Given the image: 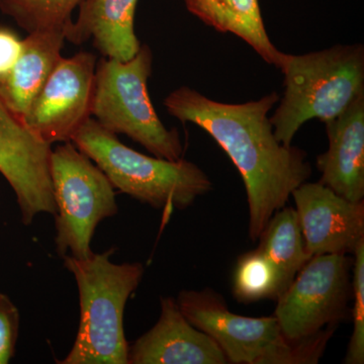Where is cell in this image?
<instances>
[{"instance_id": "obj_1", "label": "cell", "mask_w": 364, "mask_h": 364, "mask_svg": "<svg viewBox=\"0 0 364 364\" xmlns=\"http://www.w3.org/2000/svg\"><path fill=\"white\" fill-rule=\"evenodd\" d=\"M279 100V95L272 92L245 104H225L181 86L163 102L170 116L207 132L238 169L247 195L253 241L312 174L305 151L275 138L268 112Z\"/></svg>"}, {"instance_id": "obj_2", "label": "cell", "mask_w": 364, "mask_h": 364, "mask_svg": "<svg viewBox=\"0 0 364 364\" xmlns=\"http://www.w3.org/2000/svg\"><path fill=\"white\" fill-rule=\"evenodd\" d=\"M112 252L63 257L77 284L80 322L73 346L60 364H129L124 308L142 282L144 267L140 262L117 264L111 260Z\"/></svg>"}, {"instance_id": "obj_3", "label": "cell", "mask_w": 364, "mask_h": 364, "mask_svg": "<svg viewBox=\"0 0 364 364\" xmlns=\"http://www.w3.org/2000/svg\"><path fill=\"white\" fill-rule=\"evenodd\" d=\"M279 70L284 93L269 117L275 138L291 146L299 128L310 119L327 123L364 95V48L335 45L304 55L284 53Z\"/></svg>"}, {"instance_id": "obj_4", "label": "cell", "mask_w": 364, "mask_h": 364, "mask_svg": "<svg viewBox=\"0 0 364 364\" xmlns=\"http://www.w3.org/2000/svg\"><path fill=\"white\" fill-rule=\"evenodd\" d=\"M71 142L102 170L114 188L158 210L191 207L213 188L210 177L195 163L136 152L91 117Z\"/></svg>"}, {"instance_id": "obj_5", "label": "cell", "mask_w": 364, "mask_h": 364, "mask_svg": "<svg viewBox=\"0 0 364 364\" xmlns=\"http://www.w3.org/2000/svg\"><path fill=\"white\" fill-rule=\"evenodd\" d=\"M153 54L141 45L128 61L102 58L97 63L91 117L112 133L124 134L153 156L177 161L184 147L177 129H167L158 117L148 91Z\"/></svg>"}, {"instance_id": "obj_6", "label": "cell", "mask_w": 364, "mask_h": 364, "mask_svg": "<svg viewBox=\"0 0 364 364\" xmlns=\"http://www.w3.org/2000/svg\"><path fill=\"white\" fill-rule=\"evenodd\" d=\"M189 323L205 332L235 364L317 363L332 332L291 341L272 317H246L228 309L224 299L210 289L182 291L176 299Z\"/></svg>"}, {"instance_id": "obj_7", "label": "cell", "mask_w": 364, "mask_h": 364, "mask_svg": "<svg viewBox=\"0 0 364 364\" xmlns=\"http://www.w3.org/2000/svg\"><path fill=\"white\" fill-rule=\"evenodd\" d=\"M51 178L60 257L86 258L100 222L117 214L114 188L102 170L72 142L52 149Z\"/></svg>"}, {"instance_id": "obj_8", "label": "cell", "mask_w": 364, "mask_h": 364, "mask_svg": "<svg viewBox=\"0 0 364 364\" xmlns=\"http://www.w3.org/2000/svg\"><path fill=\"white\" fill-rule=\"evenodd\" d=\"M351 267V260L340 254L309 259L277 298L274 317L287 339L310 338L344 318L352 293Z\"/></svg>"}, {"instance_id": "obj_9", "label": "cell", "mask_w": 364, "mask_h": 364, "mask_svg": "<svg viewBox=\"0 0 364 364\" xmlns=\"http://www.w3.org/2000/svg\"><path fill=\"white\" fill-rule=\"evenodd\" d=\"M97 63L90 52L61 57L21 119L33 135L51 146L71 142L91 117Z\"/></svg>"}, {"instance_id": "obj_10", "label": "cell", "mask_w": 364, "mask_h": 364, "mask_svg": "<svg viewBox=\"0 0 364 364\" xmlns=\"http://www.w3.org/2000/svg\"><path fill=\"white\" fill-rule=\"evenodd\" d=\"M52 148L43 142L0 100V173L14 189L21 221L56 214L51 178Z\"/></svg>"}, {"instance_id": "obj_11", "label": "cell", "mask_w": 364, "mask_h": 364, "mask_svg": "<svg viewBox=\"0 0 364 364\" xmlns=\"http://www.w3.org/2000/svg\"><path fill=\"white\" fill-rule=\"evenodd\" d=\"M291 196L310 257L354 253L364 241V203L352 202L318 182H304Z\"/></svg>"}, {"instance_id": "obj_12", "label": "cell", "mask_w": 364, "mask_h": 364, "mask_svg": "<svg viewBox=\"0 0 364 364\" xmlns=\"http://www.w3.org/2000/svg\"><path fill=\"white\" fill-rule=\"evenodd\" d=\"M226 363L219 345L189 323L171 296L161 299L159 320L129 349V364Z\"/></svg>"}, {"instance_id": "obj_13", "label": "cell", "mask_w": 364, "mask_h": 364, "mask_svg": "<svg viewBox=\"0 0 364 364\" xmlns=\"http://www.w3.org/2000/svg\"><path fill=\"white\" fill-rule=\"evenodd\" d=\"M326 124L329 147L317 158L320 182L352 202L364 198V95Z\"/></svg>"}, {"instance_id": "obj_14", "label": "cell", "mask_w": 364, "mask_h": 364, "mask_svg": "<svg viewBox=\"0 0 364 364\" xmlns=\"http://www.w3.org/2000/svg\"><path fill=\"white\" fill-rule=\"evenodd\" d=\"M136 4L138 0H82L77 18L64 28L65 41L81 45L91 40L105 58L128 61L141 48L135 33Z\"/></svg>"}, {"instance_id": "obj_15", "label": "cell", "mask_w": 364, "mask_h": 364, "mask_svg": "<svg viewBox=\"0 0 364 364\" xmlns=\"http://www.w3.org/2000/svg\"><path fill=\"white\" fill-rule=\"evenodd\" d=\"M64 28L28 33L23 40L20 58L9 75L0 81V100L20 119L61 59L65 42Z\"/></svg>"}, {"instance_id": "obj_16", "label": "cell", "mask_w": 364, "mask_h": 364, "mask_svg": "<svg viewBox=\"0 0 364 364\" xmlns=\"http://www.w3.org/2000/svg\"><path fill=\"white\" fill-rule=\"evenodd\" d=\"M186 9L217 32L233 33L279 69L284 53L268 37L259 0H183Z\"/></svg>"}, {"instance_id": "obj_17", "label": "cell", "mask_w": 364, "mask_h": 364, "mask_svg": "<svg viewBox=\"0 0 364 364\" xmlns=\"http://www.w3.org/2000/svg\"><path fill=\"white\" fill-rule=\"evenodd\" d=\"M258 240H260L258 249L279 270L284 293L311 258L306 252L296 210L286 205L277 210Z\"/></svg>"}, {"instance_id": "obj_18", "label": "cell", "mask_w": 364, "mask_h": 364, "mask_svg": "<svg viewBox=\"0 0 364 364\" xmlns=\"http://www.w3.org/2000/svg\"><path fill=\"white\" fill-rule=\"evenodd\" d=\"M282 280L277 267L259 249L243 254L233 274L235 298L243 304L279 298Z\"/></svg>"}, {"instance_id": "obj_19", "label": "cell", "mask_w": 364, "mask_h": 364, "mask_svg": "<svg viewBox=\"0 0 364 364\" xmlns=\"http://www.w3.org/2000/svg\"><path fill=\"white\" fill-rule=\"evenodd\" d=\"M82 0H0V11L26 33L64 28Z\"/></svg>"}, {"instance_id": "obj_20", "label": "cell", "mask_w": 364, "mask_h": 364, "mask_svg": "<svg viewBox=\"0 0 364 364\" xmlns=\"http://www.w3.org/2000/svg\"><path fill=\"white\" fill-rule=\"evenodd\" d=\"M353 331H352L345 363L363 364L364 363V241L359 244L353 253Z\"/></svg>"}, {"instance_id": "obj_21", "label": "cell", "mask_w": 364, "mask_h": 364, "mask_svg": "<svg viewBox=\"0 0 364 364\" xmlns=\"http://www.w3.org/2000/svg\"><path fill=\"white\" fill-rule=\"evenodd\" d=\"M20 329V313L6 294L0 293V364L11 361Z\"/></svg>"}, {"instance_id": "obj_22", "label": "cell", "mask_w": 364, "mask_h": 364, "mask_svg": "<svg viewBox=\"0 0 364 364\" xmlns=\"http://www.w3.org/2000/svg\"><path fill=\"white\" fill-rule=\"evenodd\" d=\"M21 51L23 40L11 28L0 26V81L13 70Z\"/></svg>"}]
</instances>
